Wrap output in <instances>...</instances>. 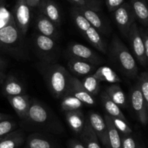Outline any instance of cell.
Instances as JSON below:
<instances>
[{"label": "cell", "mask_w": 148, "mask_h": 148, "mask_svg": "<svg viewBox=\"0 0 148 148\" xmlns=\"http://www.w3.org/2000/svg\"><path fill=\"white\" fill-rule=\"evenodd\" d=\"M108 56L111 63L124 75L134 78L138 74V67L134 56L122 41L115 35L108 47Z\"/></svg>", "instance_id": "6da1fadb"}, {"label": "cell", "mask_w": 148, "mask_h": 148, "mask_svg": "<svg viewBox=\"0 0 148 148\" xmlns=\"http://www.w3.org/2000/svg\"><path fill=\"white\" fill-rule=\"evenodd\" d=\"M25 122L31 126L53 133H61L62 125L51 110L36 99L30 100V105Z\"/></svg>", "instance_id": "7a4b0ae2"}, {"label": "cell", "mask_w": 148, "mask_h": 148, "mask_svg": "<svg viewBox=\"0 0 148 148\" xmlns=\"http://www.w3.org/2000/svg\"><path fill=\"white\" fill-rule=\"evenodd\" d=\"M42 69L50 92L55 98H62L67 91L72 75L59 64L47 63Z\"/></svg>", "instance_id": "3957f363"}, {"label": "cell", "mask_w": 148, "mask_h": 148, "mask_svg": "<svg viewBox=\"0 0 148 148\" xmlns=\"http://www.w3.org/2000/svg\"><path fill=\"white\" fill-rule=\"evenodd\" d=\"M71 15L75 26L86 40L100 52L104 54L106 53L107 45L102 35L88 23V20L75 7H72L71 10Z\"/></svg>", "instance_id": "277c9868"}, {"label": "cell", "mask_w": 148, "mask_h": 148, "mask_svg": "<svg viewBox=\"0 0 148 148\" xmlns=\"http://www.w3.org/2000/svg\"><path fill=\"white\" fill-rule=\"evenodd\" d=\"M23 36L17 28L12 15L10 13L5 23L0 28V44L10 51L21 50Z\"/></svg>", "instance_id": "5b68a950"}, {"label": "cell", "mask_w": 148, "mask_h": 148, "mask_svg": "<svg viewBox=\"0 0 148 148\" xmlns=\"http://www.w3.org/2000/svg\"><path fill=\"white\" fill-rule=\"evenodd\" d=\"M33 42L39 57L46 63H53L58 55V45L55 39L38 33L35 35Z\"/></svg>", "instance_id": "8992f818"}, {"label": "cell", "mask_w": 148, "mask_h": 148, "mask_svg": "<svg viewBox=\"0 0 148 148\" xmlns=\"http://www.w3.org/2000/svg\"><path fill=\"white\" fill-rule=\"evenodd\" d=\"M11 14L18 30L25 36L30 26L32 9L25 0H17Z\"/></svg>", "instance_id": "52a82bcc"}, {"label": "cell", "mask_w": 148, "mask_h": 148, "mask_svg": "<svg viewBox=\"0 0 148 148\" xmlns=\"http://www.w3.org/2000/svg\"><path fill=\"white\" fill-rule=\"evenodd\" d=\"M114 12V19L118 28L124 36L127 38L129 31L135 23V15L129 3L124 2Z\"/></svg>", "instance_id": "ba28073f"}, {"label": "cell", "mask_w": 148, "mask_h": 148, "mask_svg": "<svg viewBox=\"0 0 148 148\" xmlns=\"http://www.w3.org/2000/svg\"><path fill=\"white\" fill-rule=\"evenodd\" d=\"M67 54L69 58L81 59L98 66L102 63L103 59L96 52L88 46L79 43H72L68 46Z\"/></svg>", "instance_id": "9c48e42d"}, {"label": "cell", "mask_w": 148, "mask_h": 148, "mask_svg": "<svg viewBox=\"0 0 148 148\" xmlns=\"http://www.w3.org/2000/svg\"><path fill=\"white\" fill-rule=\"evenodd\" d=\"M127 39H128L129 41H130L132 51L133 55L135 57L136 59L141 65L146 66L148 57L145 55V51L144 45H143V41H142L141 36L140 34L139 27L137 26L136 22L130 28Z\"/></svg>", "instance_id": "30bf717a"}, {"label": "cell", "mask_w": 148, "mask_h": 148, "mask_svg": "<svg viewBox=\"0 0 148 148\" xmlns=\"http://www.w3.org/2000/svg\"><path fill=\"white\" fill-rule=\"evenodd\" d=\"M132 108L143 125L145 126L148 120V104L145 102L143 94L140 92L137 84L132 88L130 93Z\"/></svg>", "instance_id": "8fae6325"}, {"label": "cell", "mask_w": 148, "mask_h": 148, "mask_svg": "<svg viewBox=\"0 0 148 148\" xmlns=\"http://www.w3.org/2000/svg\"><path fill=\"white\" fill-rule=\"evenodd\" d=\"M75 7V6H74ZM83 17L88 21V23L93 28H95L101 35L107 36L109 33V28L106 23L98 14V11L87 7H75Z\"/></svg>", "instance_id": "7c38bea8"}, {"label": "cell", "mask_w": 148, "mask_h": 148, "mask_svg": "<svg viewBox=\"0 0 148 148\" xmlns=\"http://www.w3.org/2000/svg\"><path fill=\"white\" fill-rule=\"evenodd\" d=\"M88 120L98 139L102 142L105 147H108V129L103 118L99 113L90 112L88 114Z\"/></svg>", "instance_id": "4fadbf2b"}, {"label": "cell", "mask_w": 148, "mask_h": 148, "mask_svg": "<svg viewBox=\"0 0 148 148\" xmlns=\"http://www.w3.org/2000/svg\"><path fill=\"white\" fill-rule=\"evenodd\" d=\"M66 93H69L73 95L77 99L80 100L83 104L88 105H94L95 104V100L94 97H92L85 89L81 81L76 77L72 76L69 88Z\"/></svg>", "instance_id": "5bb4252c"}, {"label": "cell", "mask_w": 148, "mask_h": 148, "mask_svg": "<svg viewBox=\"0 0 148 148\" xmlns=\"http://www.w3.org/2000/svg\"><path fill=\"white\" fill-rule=\"evenodd\" d=\"M6 97L19 118L23 120H25L30 105V99L29 96L25 94L16 96H7Z\"/></svg>", "instance_id": "9a60e30c"}, {"label": "cell", "mask_w": 148, "mask_h": 148, "mask_svg": "<svg viewBox=\"0 0 148 148\" xmlns=\"http://www.w3.org/2000/svg\"><path fill=\"white\" fill-rule=\"evenodd\" d=\"M40 13L46 16L48 19L59 27L62 23V15L59 6L53 0H43L38 7Z\"/></svg>", "instance_id": "2e32d148"}, {"label": "cell", "mask_w": 148, "mask_h": 148, "mask_svg": "<svg viewBox=\"0 0 148 148\" xmlns=\"http://www.w3.org/2000/svg\"><path fill=\"white\" fill-rule=\"evenodd\" d=\"M67 67L72 73L78 76L93 74L98 68L96 65L75 58H69L67 62Z\"/></svg>", "instance_id": "e0dca14e"}, {"label": "cell", "mask_w": 148, "mask_h": 148, "mask_svg": "<svg viewBox=\"0 0 148 148\" xmlns=\"http://www.w3.org/2000/svg\"><path fill=\"white\" fill-rule=\"evenodd\" d=\"M36 28L39 33L56 39L59 36L58 28L54 23L41 13H39L36 18Z\"/></svg>", "instance_id": "ac0fdd59"}, {"label": "cell", "mask_w": 148, "mask_h": 148, "mask_svg": "<svg viewBox=\"0 0 148 148\" xmlns=\"http://www.w3.org/2000/svg\"><path fill=\"white\" fill-rule=\"evenodd\" d=\"M1 85L2 92L6 97L25 94L24 85L14 75L6 76Z\"/></svg>", "instance_id": "d6986e66"}, {"label": "cell", "mask_w": 148, "mask_h": 148, "mask_svg": "<svg viewBox=\"0 0 148 148\" xmlns=\"http://www.w3.org/2000/svg\"><path fill=\"white\" fill-rule=\"evenodd\" d=\"M65 118L68 126L72 131L79 135L85 126V116L81 110L64 112Z\"/></svg>", "instance_id": "ffe728a7"}, {"label": "cell", "mask_w": 148, "mask_h": 148, "mask_svg": "<svg viewBox=\"0 0 148 148\" xmlns=\"http://www.w3.org/2000/svg\"><path fill=\"white\" fill-rule=\"evenodd\" d=\"M81 142L85 148H101L99 139L91 127L88 119L85 120L83 129L79 133Z\"/></svg>", "instance_id": "44dd1931"}, {"label": "cell", "mask_w": 148, "mask_h": 148, "mask_svg": "<svg viewBox=\"0 0 148 148\" xmlns=\"http://www.w3.org/2000/svg\"><path fill=\"white\" fill-rule=\"evenodd\" d=\"M130 6L135 17L145 27L148 26V7L147 0H130Z\"/></svg>", "instance_id": "7402d4cb"}, {"label": "cell", "mask_w": 148, "mask_h": 148, "mask_svg": "<svg viewBox=\"0 0 148 148\" xmlns=\"http://www.w3.org/2000/svg\"><path fill=\"white\" fill-rule=\"evenodd\" d=\"M101 103L106 111L107 115L113 118H118L127 120L125 115L122 113L121 107H119L115 102L112 101L106 91H103L101 95Z\"/></svg>", "instance_id": "603a6c76"}, {"label": "cell", "mask_w": 148, "mask_h": 148, "mask_svg": "<svg viewBox=\"0 0 148 148\" xmlns=\"http://www.w3.org/2000/svg\"><path fill=\"white\" fill-rule=\"evenodd\" d=\"M106 92L109 98L115 102L119 107H126L127 106V100L121 87L117 84H112L106 89Z\"/></svg>", "instance_id": "cb8c5ba5"}, {"label": "cell", "mask_w": 148, "mask_h": 148, "mask_svg": "<svg viewBox=\"0 0 148 148\" xmlns=\"http://www.w3.org/2000/svg\"><path fill=\"white\" fill-rule=\"evenodd\" d=\"M104 120L108 129V148H122L120 133L114 126L111 118L106 114L104 115Z\"/></svg>", "instance_id": "d4e9b609"}, {"label": "cell", "mask_w": 148, "mask_h": 148, "mask_svg": "<svg viewBox=\"0 0 148 148\" xmlns=\"http://www.w3.org/2000/svg\"><path fill=\"white\" fill-rule=\"evenodd\" d=\"M24 142V135L20 131H13L0 141V148H18Z\"/></svg>", "instance_id": "484cf974"}, {"label": "cell", "mask_w": 148, "mask_h": 148, "mask_svg": "<svg viewBox=\"0 0 148 148\" xmlns=\"http://www.w3.org/2000/svg\"><path fill=\"white\" fill-rule=\"evenodd\" d=\"M92 75L99 81H106L111 84H117L121 81L116 73L108 66H101L98 68Z\"/></svg>", "instance_id": "4316f807"}, {"label": "cell", "mask_w": 148, "mask_h": 148, "mask_svg": "<svg viewBox=\"0 0 148 148\" xmlns=\"http://www.w3.org/2000/svg\"><path fill=\"white\" fill-rule=\"evenodd\" d=\"M26 148H56L49 139L40 133H32L27 137Z\"/></svg>", "instance_id": "83f0119b"}, {"label": "cell", "mask_w": 148, "mask_h": 148, "mask_svg": "<svg viewBox=\"0 0 148 148\" xmlns=\"http://www.w3.org/2000/svg\"><path fill=\"white\" fill-rule=\"evenodd\" d=\"M83 106V103L69 93H65L62 97L61 108L64 112L74 111L81 110Z\"/></svg>", "instance_id": "f1b7e54d"}, {"label": "cell", "mask_w": 148, "mask_h": 148, "mask_svg": "<svg viewBox=\"0 0 148 148\" xmlns=\"http://www.w3.org/2000/svg\"><path fill=\"white\" fill-rule=\"evenodd\" d=\"M80 81L85 89L92 97L96 96L98 94L100 91V87H101V84H100L101 81H98L92 74L86 75Z\"/></svg>", "instance_id": "f546056e"}, {"label": "cell", "mask_w": 148, "mask_h": 148, "mask_svg": "<svg viewBox=\"0 0 148 148\" xmlns=\"http://www.w3.org/2000/svg\"><path fill=\"white\" fill-rule=\"evenodd\" d=\"M137 84L144 97L145 101L148 104V73L147 71H144L140 74Z\"/></svg>", "instance_id": "4dcf8cb0"}, {"label": "cell", "mask_w": 148, "mask_h": 148, "mask_svg": "<svg viewBox=\"0 0 148 148\" xmlns=\"http://www.w3.org/2000/svg\"><path fill=\"white\" fill-rule=\"evenodd\" d=\"M111 118L114 126L117 129L119 133H121V134H132V130L128 125L127 120L118 118Z\"/></svg>", "instance_id": "1f68e13d"}, {"label": "cell", "mask_w": 148, "mask_h": 148, "mask_svg": "<svg viewBox=\"0 0 148 148\" xmlns=\"http://www.w3.org/2000/svg\"><path fill=\"white\" fill-rule=\"evenodd\" d=\"M17 123L14 120L8 119L0 121V137L4 136L17 128Z\"/></svg>", "instance_id": "d6a6232c"}, {"label": "cell", "mask_w": 148, "mask_h": 148, "mask_svg": "<svg viewBox=\"0 0 148 148\" xmlns=\"http://www.w3.org/2000/svg\"><path fill=\"white\" fill-rule=\"evenodd\" d=\"M121 147L122 148H137V143L132 134H121Z\"/></svg>", "instance_id": "836d02e7"}, {"label": "cell", "mask_w": 148, "mask_h": 148, "mask_svg": "<svg viewBox=\"0 0 148 148\" xmlns=\"http://www.w3.org/2000/svg\"><path fill=\"white\" fill-rule=\"evenodd\" d=\"M140 34L141 36L142 41H143V45H144L145 55L148 57V31L147 28H139Z\"/></svg>", "instance_id": "e575fe53"}, {"label": "cell", "mask_w": 148, "mask_h": 148, "mask_svg": "<svg viewBox=\"0 0 148 148\" xmlns=\"http://www.w3.org/2000/svg\"><path fill=\"white\" fill-rule=\"evenodd\" d=\"M124 3V0H106V4L110 12H113L121 4Z\"/></svg>", "instance_id": "d590c367"}, {"label": "cell", "mask_w": 148, "mask_h": 148, "mask_svg": "<svg viewBox=\"0 0 148 148\" xmlns=\"http://www.w3.org/2000/svg\"><path fill=\"white\" fill-rule=\"evenodd\" d=\"M90 6V8L95 11H99L101 10L100 6V0H85Z\"/></svg>", "instance_id": "8d00e7d4"}, {"label": "cell", "mask_w": 148, "mask_h": 148, "mask_svg": "<svg viewBox=\"0 0 148 148\" xmlns=\"http://www.w3.org/2000/svg\"><path fill=\"white\" fill-rule=\"evenodd\" d=\"M69 148H85L80 141L71 139L69 142Z\"/></svg>", "instance_id": "74e56055"}, {"label": "cell", "mask_w": 148, "mask_h": 148, "mask_svg": "<svg viewBox=\"0 0 148 148\" xmlns=\"http://www.w3.org/2000/svg\"><path fill=\"white\" fill-rule=\"evenodd\" d=\"M69 1L75 4V7H87L90 8V4L85 0H69Z\"/></svg>", "instance_id": "f35d334b"}, {"label": "cell", "mask_w": 148, "mask_h": 148, "mask_svg": "<svg viewBox=\"0 0 148 148\" xmlns=\"http://www.w3.org/2000/svg\"><path fill=\"white\" fill-rule=\"evenodd\" d=\"M27 4H28L29 7L31 9L36 8V7H38L40 3L43 0H25Z\"/></svg>", "instance_id": "ab89813d"}, {"label": "cell", "mask_w": 148, "mask_h": 148, "mask_svg": "<svg viewBox=\"0 0 148 148\" xmlns=\"http://www.w3.org/2000/svg\"><path fill=\"white\" fill-rule=\"evenodd\" d=\"M7 62L5 59L0 57V72H4L7 66Z\"/></svg>", "instance_id": "60d3db41"}, {"label": "cell", "mask_w": 148, "mask_h": 148, "mask_svg": "<svg viewBox=\"0 0 148 148\" xmlns=\"http://www.w3.org/2000/svg\"><path fill=\"white\" fill-rule=\"evenodd\" d=\"M8 119H12V116L10 115L9 114L0 113V121L4 120H8Z\"/></svg>", "instance_id": "b9f144b4"}, {"label": "cell", "mask_w": 148, "mask_h": 148, "mask_svg": "<svg viewBox=\"0 0 148 148\" xmlns=\"http://www.w3.org/2000/svg\"><path fill=\"white\" fill-rule=\"evenodd\" d=\"M5 77H6V75L5 73H4V72H0V86L2 84Z\"/></svg>", "instance_id": "7bdbcfd3"}, {"label": "cell", "mask_w": 148, "mask_h": 148, "mask_svg": "<svg viewBox=\"0 0 148 148\" xmlns=\"http://www.w3.org/2000/svg\"><path fill=\"white\" fill-rule=\"evenodd\" d=\"M137 148H145V147H144V145H143V144L140 143V144H137Z\"/></svg>", "instance_id": "ee69618b"}, {"label": "cell", "mask_w": 148, "mask_h": 148, "mask_svg": "<svg viewBox=\"0 0 148 148\" xmlns=\"http://www.w3.org/2000/svg\"><path fill=\"white\" fill-rule=\"evenodd\" d=\"M3 137H4V136H1V137H0V141H1V139H3Z\"/></svg>", "instance_id": "f6af8a7d"}, {"label": "cell", "mask_w": 148, "mask_h": 148, "mask_svg": "<svg viewBox=\"0 0 148 148\" xmlns=\"http://www.w3.org/2000/svg\"><path fill=\"white\" fill-rule=\"evenodd\" d=\"M2 1H3V0H0V4H1V3L2 2Z\"/></svg>", "instance_id": "bcb514c9"}, {"label": "cell", "mask_w": 148, "mask_h": 148, "mask_svg": "<svg viewBox=\"0 0 148 148\" xmlns=\"http://www.w3.org/2000/svg\"><path fill=\"white\" fill-rule=\"evenodd\" d=\"M105 148H108V147H105Z\"/></svg>", "instance_id": "7dc6e473"}]
</instances>
